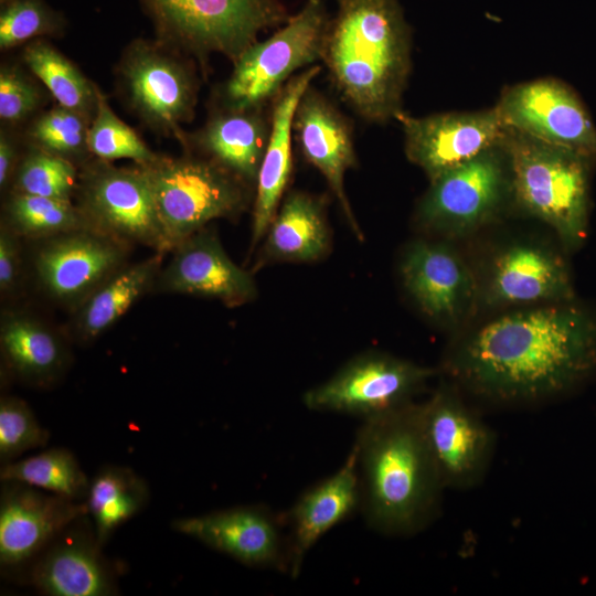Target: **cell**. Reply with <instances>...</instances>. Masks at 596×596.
Returning <instances> with one entry per match:
<instances>
[{"mask_svg": "<svg viewBox=\"0 0 596 596\" xmlns=\"http://www.w3.org/2000/svg\"><path fill=\"white\" fill-rule=\"evenodd\" d=\"M22 131L0 127V190H10L13 177L25 150Z\"/></svg>", "mask_w": 596, "mask_h": 596, "instance_id": "cell-40", "label": "cell"}, {"mask_svg": "<svg viewBox=\"0 0 596 596\" xmlns=\"http://www.w3.org/2000/svg\"><path fill=\"white\" fill-rule=\"evenodd\" d=\"M360 511L369 528L413 535L437 517L445 488L427 446L419 403L363 421L354 445Z\"/></svg>", "mask_w": 596, "mask_h": 596, "instance_id": "cell-3", "label": "cell"}, {"mask_svg": "<svg viewBox=\"0 0 596 596\" xmlns=\"http://www.w3.org/2000/svg\"><path fill=\"white\" fill-rule=\"evenodd\" d=\"M435 374L432 368L381 352L347 362L326 382L304 395L307 408L370 419L413 403Z\"/></svg>", "mask_w": 596, "mask_h": 596, "instance_id": "cell-10", "label": "cell"}, {"mask_svg": "<svg viewBox=\"0 0 596 596\" xmlns=\"http://www.w3.org/2000/svg\"><path fill=\"white\" fill-rule=\"evenodd\" d=\"M292 132L304 158L324 177L351 230L361 240L344 188L347 171L358 166L351 120L311 84L296 107Z\"/></svg>", "mask_w": 596, "mask_h": 596, "instance_id": "cell-18", "label": "cell"}, {"mask_svg": "<svg viewBox=\"0 0 596 596\" xmlns=\"http://www.w3.org/2000/svg\"><path fill=\"white\" fill-rule=\"evenodd\" d=\"M88 149L94 158L108 162L128 159L141 167L157 162L162 156L116 115L102 89L88 130Z\"/></svg>", "mask_w": 596, "mask_h": 596, "instance_id": "cell-34", "label": "cell"}, {"mask_svg": "<svg viewBox=\"0 0 596 596\" xmlns=\"http://www.w3.org/2000/svg\"><path fill=\"white\" fill-rule=\"evenodd\" d=\"M86 514L85 501L22 482L1 481V568L13 572L32 564L62 531Z\"/></svg>", "mask_w": 596, "mask_h": 596, "instance_id": "cell-15", "label": "cell"}, {"mask_svg": "<svg viewBox=\"0 0 596 596\" xmlns=\"http://www.w3.org/2000/svg\"><path fill=\"white\" fill-rule=\"evenodd\" d=\"M50 433L44 428L30 405L18 396L0 398V460L7 464L22 454L45 447Z\"/></svg>", "mask_w": 596, "mask_h": 596, "instance_id": "cell-38", "label": "cell"}, {"mask_svg": "<svg viewBox=\"0 0 596 596\" xmlns=\"http://www.w3.org/2000/svg\"><path fill=\"white\" fill-rule=\"evenodd\" d=\"M19 236L7 225L0 226V291L2 297L13 294L20 274Z\"/></svg>", "mask_w": 596, "mask_h": 596, "instance_id": "cell-39", "label": "cell"}, {"mask_svg": "<svg viewBox=\"0 0 596 596\" xmlns=\"http://www.w3.org/2000/svg\"><path fill=\"white\" fill-rule=\"evenodd\" d=\"M501 146L519 205L549 224L566 248L579 247L588 223V157L509 127Z\"/></svg>", "mask_w": 596, "mask_h": 596, "instance_id": "cell-4", "label": "cell"}, {"mask_svg": "<svg viewBox=\"0 0 596 596\" xmlns=\"http://www.w3.org/2000/svg\"><path fill=\"white\" fill-rule=\"evenodd\" d=\"M496 108L509 128L596 156V127L576 95L557 79L540 78L509 87Z\"/></svg>", "mask_w": 596, "mask_h": 596, "instance_id": "cell-14", "label": "cell"}, {"mask_svg": "<svg viewBox=\"0 0 596 596\" xmlns=\"http://www.w3.org/2000/svg\"><path fill=\"white\" fill-rule=\"evenodd\" d=\"M147 481L126 466L105 465L91 478L85 500L98 544L104 547L116 530L148 504Z\"/></svg>", "mask_w": 596, "mask_h": 596, "instance_id": "cell-29", "label": "cell"}, {"mask_svg": "<svg viewBox=\"0 0 596 596\" xmlns=\"http://www.w3.org/2000/svg\"><path fill=\"white\" fill-rule=\"evenodd\" d=\"M361 507V483L355 450L331 476L307 489L283 518L289 529L288 574L297 577L305 556L332 528Z\"/></svg>", "mask_w": 596, "mask_h": 596, "instance_id": "cell-23", "label": "cell"}, {"mask_svg": "<svg viewBox=\"0 0 596 596\" xmlns=\"http://www.w3.org/2000/svg\"><path fill=\"white\" fill-rule=\"evenodd\" d=\"M155 39L192 57L204 78L209 58L221 54L234 64L262 31L290 17L281 0H138Z\"/></svg>", "mask_w": 596, "mask_h": 596, "instance_id": "cell-5", "label": "cell"}, {"mask_svg": "<svg viewBox=\"0 0 596 596\" xmlns=\"http://www.w3.org/2000/svg\"><path fill=\"white\" fill-rule=\"evenodd\" d=\"M1 223L18 236L30 238H47L88 227L73 201L13 191L6 193Z\"/></svg>", "mask_w": 596, "mask_h": 596, "instance_id": "cell-32", "label": "cell"}, {"mask_svg": "<svg viewBox=\"0 0 596 596\" xmlns=\"http://www.w3.org/2000/svg\"><path fill=\"white\" fill-rule=\"evenodd\" d=\"M78 179L73 162L26 146L9 191L72 201Z\"/></svg>", "mask_w": 596, "mask_h": 596, "instance_id": "cell-35", "label": "cell"}, {"mask_svg": "<svg viewBox=\"0 0 596 596\" xmlns=\"http://www.w3.org/2000/svg\"><path fill=\"white\" fill-rule=\"evenodd\" d=\"M66 29L64 13L45 0H11L0 11V50L7 52L42 38H62Z\"/></svg>", "mask_w": 596, "mask_h": 596, "instance_id": "cell-37", "label": "cell"}, {"mask_svg": "<svg viewBox=\"0 0 596 596\" xmlns=\"http://www.w3.org/2000/svg\"><path fill=\"white\" fill-rule=\"evenodd\" d=\"M263 248L265 262H315L330 248V231L324 198L291 191L267 230Z\"/></svg>", "mask_w": 596, "mask_h": 596, "instance_id": "cell-27", "label": "cell"}, {"mask_svg": "<svg viewBox=\"0 0 596 596\" xmlns=\"http://www.w3.org/2000/svg\"><path fill=\"white\" fill-rule=\"evenodd\" d=\"M0 347L7 369L33 386L50 387L70 365V352L60 337L29 315H3Z\"/></svg>", "mask_w": 596, "mask_h": 596, "instance_id": "cell-26", "label": "cell"}, {"mask_svg": "<svg viewBox=\"0 0 596 596\" xmlns=\"http://www.w3.org/2000/svg\"><path fill=\"white\" fill-rule=\"evenodd\" d=\"M86 514L64 531L36 557L30 583L51 596H110L118 592L116 575L104 557Z\"/></svg>", "mask_w": 596, "mask_h": 596, "instance_id": "cell-19", "label": "cell"}, {"mask_svg": "<svg viewBox=\"0 0 596 596\" xmlns=\"http://www.w3.org/2000/svg\"><path fill=\"white\" fill-rule=\"evenodd\" d=\"M0 479L22 482L77 501L86 500L91 482L74 454L62 447L3 464Z\"/></svg>", "mask_w": 596, "mask_h": 596, "instance_id": "cell-31", "label": "cell"}, {"mask_svg": "<svg viewBox=\"0 0 596 596\" xmlns=\"http://www.w3.org/2000/svg\"><path fill=\"white\" fill-rule=\"evenodd\" d=\"M321 72L312 65L294 75L270 102V132L255 184L252 247L265 236L292 172V123L298 102Z\"/></svg>", "mask_w": 596, "mask_h": 596, "instance_id": "cell-24", "label": "cell"}, {"mask_svg": "<svg viewBox=\"0 0 596 596\" xmlns=\"http://www.w3.org/2000/svg\"><path fill=\"white\" fill-rule=\"evenodd\" d=\"M114 75L127 111L152 134L180 142L204 77L198 63L157 39L136 38L121 51Z\"/></svg>", "mask_w": 596, "mask_h": 596, "instance_id": "cell-6", "label": "cell"}, {"mask_svg": "<svg viewBox=\"0 0 596 596\" xmlns=\"http://www.w3.org/2000/svg\"><path fill=\"white\" fill-rule=\"evenodd\" d=\"M284 519L264 505H238L171 522L173 531L252 567L288 571Z\"/></svg>", "mask_w": 596, "mask_h": 596, "instance_id": "cell-17", "label": "cell"}, {"mask_svg": "<svg viewBox=\"0 0 596 596\" xmlns=\"http://www.w3.org/2000/svg\"><path fill=\"white\" fill-rule=\"evenodd\" d=\"M429 182L416 219L423 228L447 235L467 234L487 224L512 192L501 145Z\"/></svg>", "mask_w": 596, "mask_h": 596, "instance_id": "cell-11", "label": "cell"}, {"mask_svg": "<svg viewBox=\"0 0 596 596\" xmlns=\"http://www.w3.org/2000/svg\"><path fill=\"white\" fill-rule=\"evenodd\" d=\"M74 198L88 227L128 245L171 251L143 167L92 158L79 168Z\"/></svg>", "mask_w": 596, "mask_h": 596, "instance_id": "cell-9", "label": "cell"}, {"mask_svg": "<svg viewBox=\"0 0 596 596\" xmlns=\"http://www.w3.org/2000/svg\"><path fill=\"white\" fill-rule=\"evenodd\" d=\"M92 118L54 103L22 130L26 146L64 158L78 168L94 158L88 149Z\"/></svg>", "mask_w": 596, "mask_h": 596, "instance_id": "cell-33", "label": "cell"}, {"mask_svg": "<svg viewBox=\"0 0 596 596\" xmlns=\"http://www.w3.org/2000/svg\"><path fill=\"white\" fill-rule=\"evenodd\" d=\"M492 305L572 301L574 287L566 262L544 246L519 243L492 262L487 285Z\"/></svg>", "mask_w": 596, "mask_h": 596, "instance_id": "cell-25", "label": "cell"}, {"mask_svg": "<svg viewBox=\"0 0 596 596\" xmlns=\"http://www.w3.org/2000/svg\"><path fill=\"white\" fill-rule=\"evenodd\" d=\"M330 15L323 0L302 8L266 40L252 44L212 94L210 105L226 108L267 106L296 72L321 58Z\"/></svg>", "mask_w": 596, "mask_h": 596, "instance_id": "cell-8", "label": "cell"}, {"mask_svg": "<svg viewBox=\"0 0 596 596\" xmlns=\"http://www.w3.org/2000/svg\"><path fill=\"white\" fill-rule=\"evenodd\" d=\"M407 159L435 180L480 153L500 146L507 126L498 109L415 117L400 111Z\"/></svg>", "mask_w": 596, "mask_h": 596, "instance_id": "cell-13", "label": "cell"}, {"mask_svg": "<svg viewBox=\"0 0 596 596\" xmlns=\"http://www.w3.org/2000/svg\"><path fill=\"white\" fill-rule=\"evenodd\" d=\"M404 287L419 310L429 319L451 324L471 307L477 286L461 257L448 245L415 241L402 262Z\"/></svg>", "mask_w": 596, "mask_h": 596, "instance_id": "cell-20", "label": "cell"}, {"mask_svg": "<svg viewBox=\"0 0 596 596\" xmlns=\"http://www.w3.org/2000/svg\"><path fill=\"white\" fill-rule=\"evenodd\" d=\"M11 0H0V7H3L6 6L8 2H10Z\"/></svg>", "mask_w": 596, "mask_h": 596, "instance_id": "cell-41", "label": "cell"}, {"mask_svg": "<svg viewBox=\"0 0 596 596\" xmlns=\"http://www.w3.org/2000/svg\"><path fill=\"white\" fill-rule=\"evenodd\" d=\"M320 60L362 119H395L412 68V31L400 0H337Z\"/></svg>", "mask_w": 596, "mask_h": 596, "instance_id": "cell-2", "label": "cell"}, {"mask_svg": "<svg viewBox=\"0 0 596 596\" xmlns=\"http://www.w3.org/2000/svg\"><path fill=\"white\" fill-rule=\"evenodd\" d=\"M172 251L171 260L157 277L162 291L214 298L228 307L256 297L253 276L228 257L217 236L207 230L192 234Z\"/></svg>", "mask_w": 596, "mask_h": 596, "instance_id": "cell-21", "label": "cell"}, {"mask_svg": "<svg viewBox=\"0 0 596 596\" xmlns=\"http://www.w3.org/2000/svg\"><path fill=\"white\" fill-rule=\"evenodd\" d=\"M164 253L121 267L76 306L75 333L89 341L120 319L157 279Z\"/></svg>", "mask_w": 596, "mask_h": 596, "instance_id": "cell-28", "label": "cell"}, {"mask_svg": "<svg viewBox=\"0 0 596 596\" xmlns=\"http://www.w3.org/2000/svg\"><path fill=\"white\" fill-rule=\"evenodd\" d=\"M20 60L45 86L56 104L94 118L100 87L50 39H36L24 44Z\"/></svg>", "mask_w": 596, "mask_h": 596, "instance_id": "cell-30", "label": "cell"}, {"mask_svg": "<svg viewBox=\"0 0 596 596\" xmlns=\"http://www.w3.org/2000/svg\"><path fill=\"white\" fill-rule=\"evenodd\" d=\"M270 132L265 107L226 108L210 105L204 124L184 131L182 149L207 158L255 190Z\"/></svg>", "mask_w": 596, "mask_h": 596, "instance_id": "cell-22", "label": "cell"}, {"mask_svg": "<svg viewBox=\"0 0 596 596\" xmlns=\"http://www.w3.org/2000/svg\"><path fill=\"white\" fill-rule=\"evenodd\" d=\"M128 244L85 227L44 238L34 268L54 299L77 306L124 265Z\"/></svg>", "mask_w": 596, "mask_h": 596, "instance_id": "cell-16", "label": "cell"}, {"mask_svg": "<svg viewBox=\"0 0 596 596\" xmlns=\"http://www.w3.org/2000/svg\"><path fill=\"white\" fill-rule=\"evenodd\" d=\"M53 99L21 60L0 65L1 126L22 131Z\"/></svg>", "mask_w": 596, "mask_h": 596, "instance_id": "cell-36", "label": "cell"}, {"mask_svg": "<svg viewBox=\"0 0 596 596\" xmlns=\"http://www.w3.org/2000/svg\"><path fill=\"white\" fill-rule=\"evenodd\" d=\"M419 417L445 488L464 490L477 486L493 455L492 429L446 384L419 403Z\"/></svg>", "mask_w": 596, "mask_h": 596, "instance_id": "cell-12", "label": "cell"}, {"mask_svg": "<svg viewBox=\"0 0 596 596\" xmlns=\"http://www.w3.org/2000/svg\"><path fill=\"white\" fill-rule=\"evenodd\" d=\"M445 368L468 391L492 401L564 393L596 370V316L572 301L503 315L458 344Z\"/></svg>", "mask_w": 596, "mask_h": 596, "instance_id": "cell-1", "label": "cell"}, {"mask_svg": "<svg viewBox=\"0 0 596 596\" xmlns=\"http://www.w3.org/2000/svg\"><path fill=\"white\" fill-rule=\"evenodd\" d=\"M171 251L215 219L235 217L252 187L216 162L183 150L143 167Z\"/></svg>", "mask_w": 596, "mask_h": 596, "instance_id": "cell-7", "label": "cell"}]
</instances>
